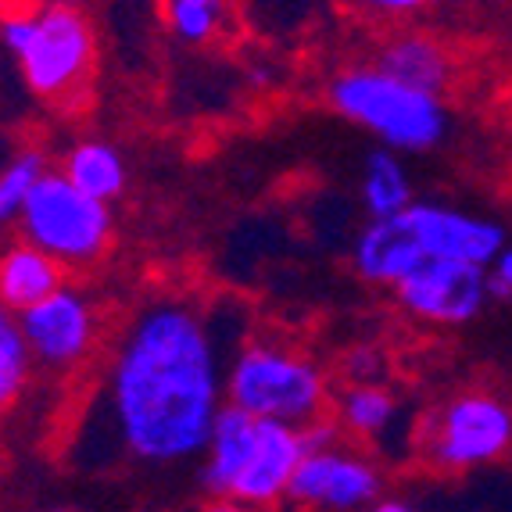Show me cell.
<instances>
[{"mask_svg":"<svg viewBox=\"0 0 512 512\" xmlns=\"http://www.w3.org/2000/svg\"><path fill=\"white\" fill-rule=\"evenodd\" d=\"M61 176L76 190H83L86 197L101 201V205L115 201L126 190V162H122V154L108 144H97V140L72 147L65 154V162H61Z\"/></svg>","mask_w":512,"mask_h":512,"instance_id":"cell-17","label":"cell"},{"mask_svg":"<svg viewBox=\"0 0 512 512\" xmlns=\"http://www.w3.org/2000/svg\"><path fill=\"white\" fill-rule=\"evenodd\" d=\"M366 512H423V509H419L416 502H409L405 495H384L373 509H366Z\"/></svg>","mask_w":512,"mask_h":512,"instance_id":"cell-24","label":"cell"},{"mask_svg":"<svg viewBox=\"0 0 512 512\" xmlns=\"http://www.w3.org/2000/svg\"><path fill=\"white\" fill-rule=\"evenodd\" d=\"M33 512H79L72 505H43V509H33Z\"/></svg>","mask_w":512,"mask_h":512,"instance_id":"cell-27","label":"cell"},{"mask_svg":"<svg viewBox=\"0 0 512 512\" xmlns=\"http://www.w3.org/2000/svg\"><path fill=\"white\" fill-rule=\"evenodd\" d=\"M402 405H398V394L384 384H355L344 387L341 398H337V416L333 423L341 427V434L355 437V441H380L384 434L394 430V419H398Z\"/></svg>","mask_w":512,"mask_h":512,"instance_id":"cell-16","label":"cell"},{"mask_svg":"<svg viewBox=\"0 0 512 512\" xmlns=\"http://www.w3.org/2000/svg\"><path fill=\"white\" fill-rule=\"evenodd\" d=\"M405 219H409L427 262H466L491 269V262L509 244L502 222L452 205H437V201H412L405 208Z\"/></svg>","mask_w":512,"mask_h":512,"instance_id":"cell-10","label":"cell"},{"mask_svg":"<svg viewBox=\"0 0 512 512\" xmlns=\"http://www.w3.org/2000/svg\"><path fill=\"white\" fill-rule=\"evenodd\" d=\"M33 376V351L15 312L0 305V416L26 394Z\"/></svg>","mask_w":512,"mask_h":512,"instance_id":"cell-19","label":"cell"},{"mask_svg":"<svg viewBox=\"0 0 512 512\" xmlns=\"http://www.w3.org/2000/svg\"><path fill=\"white\" fill-rule=\"evenodd\" d=\"M419 455L437 473H473L512 455V405L495 391L452 394L423 423Z\"/></svg>","mask_w":512,"mask_h":512,"instance_id":"cell-5","label":"cell"},{"mask_svg":"<svg viewBox=\"0 0 512 512\" xmlns=\"http://www.w3.org/2000/svg\"><path fill=\"white\" fill-rule=\"evenodd\" d=\"M226 405L269 423L312 427L326 419L330 387L316 362L273 341H251L226 369Z\"/></svg>","mask_w":512,"mask_h":512,"instance_id":"cell-3","label":"cell"},{"mask_svg":"<svg viewBox=\"0 0 512 512\" xmlns=\"http://www.w3.org/2000/svg\"><path fill=\"white\" fill-rule=\"evenodd\" d=\"M344 380L351 387L355 384H384V373H387V359L384 351L373 348V344H359V348H351L344 355Z\"/></svg>","mask_w":512,"mask_h":512,"instance_id":"cell-22","label":"cell"},{"mask_svg":"<svg viewBox=\"0 0 512 512\" xmlns=\"http://www.w3.org/2000/svg\"><path fill=\"white\" fill-rule=\"evenodd\" d=\"M165 26L183 43H208L222 29V4L215 0H172L162 8Z\"/></svg>","mask_w":512,"mask_h":512,"instance_id":"cell-21","label":"cell"},{"mask_svg":"<svg viewBox=\"0 0 512 512\" xmlns=\"http://www.w3.org/2000/svg\"><path fill=\"white\" fill-rule=\"evenodd\" d=\"M362 205L369 212V222L394 219L412 205V180L402 165V154L376 147L366 154L362 169Z\"/></svg>","mask_w":512,"mask_h":512,"instance_id":"cell-18","label":"cell"},{"mask_svg":"<svg viewBox=\"0 0 512 512\" xmlns=\"http://www.w3.org/2000/svg\"><path fill=\"white\" fill-rule=\"evenodd\" d=\"M18 323H22L26 344L33 351V362L47 369H72L86 362L101 337L94 301L69 283L36 308L22 312Z\"/></svg>","mask_w":512,"mask_h":512,"instance_id":"cell-9","label":"cell"},{"mask_svg":"<svg viewBox=\"0 0 512 512\" xmlns=\"http://www.w3.org/2000/svg\"><path fill=\"white\" fill-rule=\"evenodd\" d=\"M376 69L402 79L405 86H416L423 94H434L444 101V90L455 79V58L437 36L430 33H398L380 47Z\"/></svg>","mask_w":512,"mask_h":512,"instance_id":"cell-13","label":"cell"},{"mask_svg":"<svg viewBox=\"0 0 512 512\" xmlns=\"http://www.w3.org/2000/svg\"><path fill=\"white\" fill-rule=\"evenodd\" d=\"M226 409L215 330L197 305L158 298L129 319L104 373V427L126 459L180 466L205 452Z\"/></svg>","mask_w":512,"mask_h":512,"instance_id":"cell-1","label":"cell"},{"mask_svg":"<svg viewBox=\"0 0 512 512\" xmlns=\"http://www.w3.org/2000/svg\"><path fill=\"white\" fill-rule=\"evenodd\" d=\"M43 172H47V162L40 151H22L11 158L8 169L0 172V226H8L11 219L22 215L26 197L33 194Z\"/></svg>","mask_w":512,"mask_h":512,"instance_id":"cell-20","label":"cell"},{"mask_svg":"<svg viewBox=\"0 0 512 512\" xmlns=\"http://www.w3.org/2000/svg\"><path fill=\"white\" fill-rule=\"evenodd\" d=\"M0 40L18 58L29 90L47 104L83 101L94 76V29L72 4H0Z\"/></svg>","mask_w":512,"mask_h":512,"instance_id":"cell-2","label":"cell"},{"mask_svg":"<svg viewBox=\"0 0 512 512\" xmlns=\"http://www.w3.org/2000/svg\"><path fill=\"white\" fill-rule=\"evenodd\" d=\"M487 269L466 262H427L394 287V301L405 316L434 326H462L484 312Z\"/></svg>","mask_w":512,"mask_h":512,"instance_id":"cell-8","label":"cell"},{"mask_svg":"<svg viewBox=\"0 0 512 512\" xmlns=\"http://www.w3.org/2000/svg\"><path fill=\"white\" fill-rule=\"evenodd\" d=\"M18 230L22 240L69 269L97 262L108 251L115 222L108 205L76 190L61 172H43L18 215Z\"/></svg>","mask_w":512,"mask_h":512,"instance_id":"cell-6","label":"cell"},{"mask_svg":"<svg viewBox=\"0 0 512 512\" xmlns=\"http://www.w3.org/2000/svg\"><path fill=\"white\" fill-rule=\"evenodd\" d=\"M351 258H355V269H359L362 280L391 287V291L402 280H409L416 269L427 265V255L419 248L405 212L394 215V219L369 222L366 230L359 233V240H355Z\"/></svg>","mask_w":512,"mask_h":512,"instance_id":"cell-12","label":"cell"},{"mask_svg":"<svg viewBox=\"0 0 512 512\" xmlns=\"http://www.w3.org/2000/svg\"><path fill=\"white\" fill-rule=\"evenodd\" d=\"M301 459H305V434L298 427L258 419L255 448H251V459L233 484L230 498L258 512L273 509L276 502H287Z\"/></svg>","mask_w":512,"mask_h":512,"instance_id":"cell-11","label":"cell"},{"mask_svg":"<svg viewBox=\"0 0 512 512\" xmlns=\"http://www.w3.org/2000/svg\"><path fill=\"white\" fill-rule=\"evenodd\" d=\"M376 11H387V15H405V11H419L423 4L419 0H384V4H373Z\"/></svg>","mask_w":512,"mask_h":512,"instance_id":"cell-26","label":"cell"},{"mask_svg":"<svg viewBox=\"0 0 512 512\" xmlns=\"http://www.w3.org/2000/svg\"><path fill=\"white\" fill-rule=\"evenodd\" d=\"M330 104L394 154L434 151L448 137V108L441 97L405 86L376 65L344 69L330 83Z\"/></svg>","mask_w":512,"mask_h":512,"instance_id":"cell-4","label":"cell"},{"mask_svg":"<svg viewBox=\"0 0 512 512\" xmlns=\"http://www.w3.org/2000/svg\"><path fill=\"white\" fill-rule=\"evenodd\" d=\"M384 498L380 462L337 441L319 452H305L291 480L287 502L305 512H366Z\"/></svg>","mask_w":512,"mask_h":512,"instance_id":"cell-7","label":"cell"},{"mask_svg":"<svg viewBox=\"0 0 512 512\" xmlns=\"http://www.w3.org/2000/svg\"><path fill=\"white\" fill-rule=\"evenodd\" d=\"M65 287V265L43 255L29 240H15L0 251V305L22 316Z\"/></svg>","mask_w":512,"mask_h":512,"instance_id":"cell-14","label":"cell"},{"mask_svg":"<svg viewBox=\"0 0 512 512\" xmlns=\"http://www.w3.org/2000/svg\"><path fill=\"white\" fill-rule=\"evenodd\" d=\"M487 291L498 301H512V244H505V251L487 269Z\"/></svg>","mask_w":512,"mask_h":512,"instance_id":"cell-23","label":"cell"},{"mask_svg":"<svg viewBox=\"0 0 512 512\" xmlns=\"http://www.w3.org/2000/svg\"><path fill=\"white\" fill-rule=\"evenodd\" d=\"M197 512H258V509H248V505L233 502V498H212V502H205Z\"/></svg>","mask_w":512,"mask_h":512,"instance_id":"cell-25","label":"cell"},{"mask_svg":"<svg viewBox=\"0 0 512 512\" xmlns=\"http://www.w3.org/2000/svg\"><path fill=\"white\" fill-rule=\"evenodd\" d=\"M255 430L258 419L248 412L226 409L219 412L212 427V437L205 444V466H201V484L212 498H230L233 484L240 480L244 466L251 459V448H255Z\"/></svg>","mask_w":512,"mask_h":512,"instance_id":"cell-15","label":"cell"},{"mask_svg":"<svg viewBox=\"0 0 512 512\" xmlns=\"http://www.w3.org/2000/svg\"><path fill=\"white\" fill-rule=\"evenodd\" d=\"M459 512H480L477 505H466V509H459Z\"/></svg>","mask_w":512,"mask_h":512,"instance_id":"cell-28","label":"cell"}]
</instances>
